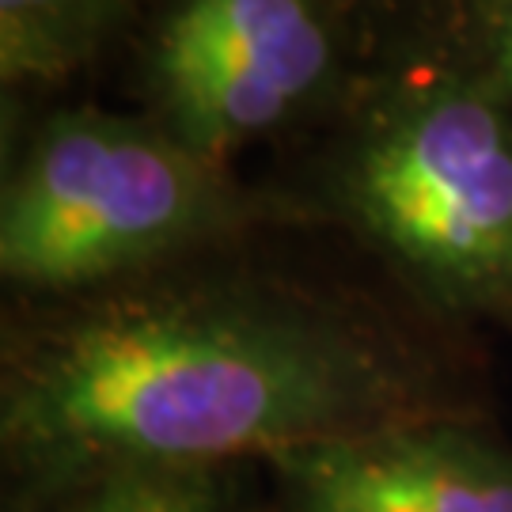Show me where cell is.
Returning a JSON list of instances; mask_svg holds the SVG:
<instances>
[{
    "mask_svg": "<svg viewBox=\"0 0 512 512\" xmlns=\"http://www.w3.org/2000/svg\"><path fill=\"white\" fill-rule=\"evenodd\" d=\"M429 414L387 338L251 277H133L57 300L4 342L16 494L122 463L232 467Z\"/></svg>",
    "mask_w": 512,
    "mask_h": 512,
    "instance_id": "obj_1",
    "label": "cell"
},
{
    "mask_svg": "<svg viewBox=\"0 0 512 512\" xmlns=\"http://www.w3.org/2000/svg\"><path fill=\"white\" fill-rule=\"evenodd\" d=\"M251 217L255 202L228 164L205 160L156 118L65 110L4 183L0 274L65 300L156 274Z\"/></svg>",
    "mask_w": 512,
    "mask_h": 512,
    "instance_id": "obj_2",
    "label": "cell"
},
{
    "mask_svg": "<svg viewBox=\"0 0 512 512\" xmlns=\"http://www.w3.org/2000/svg\"><path fill=\"white\" fill-rule=\"evenodd\" d=\"M334 202L456 315H512V110L482 73L376 95L334 160Z\"/></svg>",
    "mask_w": 512,
    "mask_h": 512,
    "instance_id": "obj_3",
    "label": "cell"
},
{
    "mask_svg": "<svg viewBox=\"0 0 512 512\" xmlns=\"http://www.w3.org/2000/svg\"><path fill=\"white\" fill-rule=\"evenodd\" d=\"M285 512H512V448L440 414L266 459Z\"/></svg>",
    "mask_w": 512,
    "mask_h": 512,
    "instance_id": "obj_4",
    "label": "cell"
},
{
    "mask_svg": "<svg viewBox=\"0 0 512 512\" xmlns=\"http://www.w3.org/2000/svg\"><path fill=\"white\" fill-rule=\"evenodd\" d=\"M156 42L251 80L293 118L327 88L334 35L319 0H175Z\"/></svg>",
    "mask_w": 512,
    "mask_h": 512,
    "instance_id": "obj_5",
    "label": "cell"
},
{
    "mask_svg": "<svg viewBox=\"0 0 512 512\" xmlns=\"http://www.w3.org/2000/svg\"><path fill=\"white\" fill-rule=\"evenodd\" d=\"M133 0H0L4 88L57 84L110 38Z\"/></svg>",
    "mask_w": 512,
    "mask_h": 512,
    "instance_id": "obj_6",
    "label": "cell"
},
{
    "mask_svg": "<svg viewBox=\"0 0 512 512\" xmlns=\"http://www.w3.org/2000/svg\"><path fill=\"white\" fill-rule=\"evenodd\" d=\"M35 512H239L228 467L122 463L50 494H16Z\"/></svg>",
    "mask_w": 512,
    "mask_h": 512,
    "instance_id": "obj_7",
    "label": "cell"
},
{
    "mask_svg": "<svg viewBox=\"0 0 512 512\" xmlns=\"http://www.w3.org/2000/svg\"><path fill=\"white\" fill-rule=\"evenodd\" d=\"M482 42V50H486V69L482 76L497 84L505 95H512V8L509 12H501V16L478 35Z\"/></svg>",
    "mask_w": 512,
    "mask_h": 512,
    "instance_id": "obj_8",
    "label": "cell"
},
{
    "mask_svg": "<svg viewBox=\"0 0 512 512\" xmlns=\"http://www.w3.org/2000/svg\"><path fill=\"white\" fill-rule=\"evenodd\" d=\"M437 4L452 19H463V27L475 31V35H482L501 12L512 8V0H437Z\"/></svg>",
    "mask_w": 512,
    "mask_h": 512,
    "instance_id": "obj_9",
    "label": "cell"
},
{
    "mask_svg": "<svg viewBox=\"0 0 512 512\" xmlns=\"http://www.w3.org/2000/svg\"><path fill=\"white\" fill-rule=\"evenodd\" d=\"M4 512H35V509H31V501L16 497V501H8V509H4Z\"/></svg>",
    "mask_w": 512,
    "mask_h": 512,
    "instance_id": "obj_10",
    "label": "cell"
}]
</instances>
